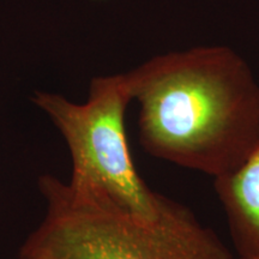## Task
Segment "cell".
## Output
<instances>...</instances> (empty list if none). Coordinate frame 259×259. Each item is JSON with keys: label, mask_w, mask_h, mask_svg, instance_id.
Listing matches in <instances>:
<instances>
[{"label": "cell", "mask_w": 259, "mask_h": 259, "mask_svg": "<svg viewBox=\"0 0 259 259\" xmlns=\"http://www.w3.org/2000/svg\"><path fill=\"white\" fill-rule=\"evenodd\" d=\"M125 78L139 103V142L151 156L216 180L259 145V84L231 47L168 52Z\"/></svg>", "instance_id": "6da1fadb"}, {"label": "cell", "mask_w": 259, "mask_h": 259, "mask_svg": "<svg viewBox=\"0 0 259 259\" xmlns=\"http://www.w3.org/2000/svg\"><path fill=\"white\" fill-rule=\"evenodd\" d=\"M37 187L46 210L19 259H234L192 210L166 196L150 220L51 174L38 178Z\"/></svg>", "instance_id": "7a4b0ae2"}, {"label": "cell", "mask_w": 259, "mask_h": 259, "mask_svg": "<svg viewBox=\"0 0 259 259\" xmlns=\"http://www.w3.org/2000/svg\"><path fill=\"white\" fill-rule=\"evenodd\" d=\"M31 100L66 142L73 189L103 194L144 219L157 218L163 194L149 189L130 154L125 116L132 97L125 73L93 78L84 103L47 92H35Z\"/></svg>", "instance_id": "3957f363"}, {"label": "cell", "mask_w": 259, "mask_h": 259, "mask_svg": "<svg viewBox=\"0 0 259 259\" xmlns=\"http://www.w3.org/2000/svg\"><path fill=\"white\" fill-rule=\"evenodd\" d=\"M240 259L259 257V145L232 174L213 180Z\"/></svg>", "instance_id": "277c9868"}, {"label": "cell", "mask_w": 259, "mask_h": 259, "mask_svg": "<svg viewBox=\"0 0 259 259\" xmlns=\"http://www.w3.org/2000/svg\"><path fill=\"white\" fill-rule=\"evenodd\" d=\"M251 259H259V257H257V258H251Z\"/></svg>", "instance_id": "5b68a950"}]
</instances>
